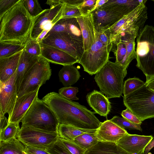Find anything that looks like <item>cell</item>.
Listing matches in <instances>:
<instances>
[{
  "label": "cell",
  "instance_id": "6",
  "mask_svg": "<svg viewBox=\"0 0 154 154\" xmlns=\"http://www.w3.org/2000/svg\"><path fill=\"white\" fill-rule=\"evenodd\" d=\"M123 103L142 122L154 118V91L149 88L146 83L124 96Z\"/></svg>",
  "mask_w": 154,
  "mask_h": 154
},
{
  "label": "cell",
  "instance_id": "5",
  "mask_svg": "<svg viewBox=\"0 0 154 154\" xmlns=\"http://www.w3.org/2000/svg\"><path fill=\"white\" fill-rule=\"evenodd\" d=\"M136 41V66L146 76L147 83L154 78V27L145 25Z\"/></svg>",
  "mask_w": 154,
  "mask_h": 154
},
{
  "label": "cell",
  "instance_id": "13",
  "mask_svg": "<svg viewBox=\"0 0 154 154\" xmlns=\"http://www.w3.org/2000/svg\"><path fill=\"white\" fill-rule=\"evenodd\" d=\"M15 73L5 84L0 83V113L10 117L17 98Z\"/></svg>",
  "mask_w": 154,
  "mask_h": 154
},
{
  "label": "cell",
  "instance_id": "25",
  "mask_svg": "<svg viewBox=\"0 0 154 154\" xmlns=\"http://www.w3.org/2000/svg\"><path fill=\"white\" fill-rule=\"evenodd\" d=\"M58 75L60 81L64 87L71 86L81 77L79 71L73 65L63 66L59 71Z\"/></svg>",
  "mask_w": 154,
  "mask_h": 154
},
{
  "label": "cell",
  "instance_id": "30",
  "mask_svg": "<svg viewBox=\"0 0 154 154\" xmlns=\"http://www.w3.org/2000/svg\"><path fill=\"white\" fill-rule=\"evenodd\" d=\"M146 82L140 79L134 77L130 78L125 82L123 88L124 96H125L133 92L143 85Z\"/></svg>",
  "mask_w": 154,
  "mask_h": 154
},
{
  "label": "cell",
  "instance_id": "29",
  "mask_svg": "<svg viewBox=\"0 0 154 154\" xmlns=\"http://www.w3.org/2000/svg\"><path fill=\"white\" fill-rule=\"evenodd\" d=\"M25 45L0 42V59L11 56L22 51Z\"/></svg>",
  "mask_w": 154,
  "mask_h": 154
},
{
  "label": "cell",
  "instance_id": "15",
  "mask_svg": "<svg viewBox=\"0 0 154 154\" xmlns=\"http://www.w3.org/2000/svg\"><path fill=\"white\" fill-rule=\"evenodd\" d=\"M91 13L94 29L100 33L106 31L124 16L115 11L105 8L95 10Z\"/></svg>",
  "mask_w": 154,
  "mask_h": 154
},
{
  "label": "cell",
  "instance_id": "27",
  "mask_svg": "<svg viewBox=\"0 0 154 154\" xmlns=\"http://www.w3.org/2000/svg\"><path fill=\"white\" fill-rule=\"evenodd\" d=\"M25 146L16 137L0 141V154H23Z\"/></svg>",
  "mask_w": 154,
  "mask_h": 154
},
{
  "label": "cell",
  "instance_id": "19",
  "mask_svg": "<svg viewBox=\"0 0 154 154\" xmlns=\"http://www.w3.org/2000/svg\"><path fill=\"white\" fill-rule=\"evenodd\" d=\"M89 106L95 112L101 116H106L110 111L111 106L108 99L100 91L94 90L86 96Z\"/></svg>",
  "mask_w": 154,
  "mask_h": 154
},
{
  "label": "cell",
  "instance_id": "23",
  "mask_svg": "<svg viewBox=\"0 0 154 154\" xmlns=\"http://www.w3.org/2000/svg\"><path fill=\"white\" fill-rule=\"evenodd\" d=\"M146 0H108L99 8H105L115 11L123 16L129 13Z\"/></svg>",
  "mask_w": 154,
  "mask_h": 154
},
{
  "label": "cell",
  "instance_id": "40",
  "mask_svg": "<svg viewBox=\"0 0 154 154\" xmlns=\"http://www.w3.org/2000/svg\"><path fill=\"white\" fill-rule=\"evenodd\" d=\"M19 0H0V19L3 15L14 6Z\"/></svg>",
  "mask_w": 154,
  "mask_h": 154
},
{
  "label": "cell",
  "instance_id": "2",
  "mask_svg": "<svg viewBox=\"0 0 154 154\" xmlns=\"http://www.w3.org/2000/svg\"><path fill=\"white\" fill-rule=\"evenodd\" d=\"M33 19L19 1L0 19V42L25 45L30 35Z\"/></svg>",
  "mask_w": 154,
  "mask_h": 154
},
{
  "label": "cell",
  "instance_id": "21",
  "mask_svg": "<svg viewBox=\"0 0 154 154\" xmlns=\"http://www.w3.org/2000/svg\"><path fill=\"white\" fill-rule=\"evenodd\" d=\"M40 57L28 53L24 48L16 72L15 82L17 93L23 78L38 61Z\"/></svg>",
  "mask_w": 154,
  "mask_h": 154
},
{
  "label": "cell",
  "instance_id": "4",
  "mask_svg": "<svg viewBox=\"0 0 154 154\" xmlns=\"http://www.w3.org/2000/svg\"><path fill=\"white\" fill-rule=\"evenodd\" d=\"M21 127L58 132L59 124L54 112L37 97L22 119Z\"/></svg>",
  "mask_w": 154,
  "mask_h": 154
},
{
  "label": "cell",
  "instance_id": "26",
  "mask_svg": "<svg viewBox=\"0 0 154 154\" xmlns=\"http://www.w3.org/2000/svg\"><path fill=\"white\" fill-rule=\"evenodd\" d=\"M97 129H83L63 125H60L58 133L60 138L73 141L75 138L85 133H96Z\"/></svg>",
  "mask_w": 154,
  "mask_h": 154
},
{
  "label": "cell",
  "instance_id": "39",
  "mask_svg": "<svg viewBox=\"0 0 154 154\" xmlns=\"http://www.w3.org/2000/svg\"><path fill=\"white\" fill-rule=\"evenodd\" d=\"M60 140L72 154H85L86 150L74 142L60 138Z\"/></svg>",
  "mask_w": 154,
  "mask_h": 154
},
{
  "label": "cell",
  "instance_id": "9",
  "mask_svg": "<svg viewBox=\"0 0 154 154\" xmlns=\"http://www.w3.org/2000/svg\"><path fill=\"white\" fill-rule=\"evenodd\" d=\"M145 4H140L105 31V32L110 38L122 32L134 29H138L142 31L147 19V8Z\"/></svg>",
  "mask_w": 154,
  "mask_h": 154
},
{
  "label": "cell",
  "instance_id": "35",
  "mask_svg": "<svg viewBox=\"0 0 154 154\" xmlns=\"http://www.w3.org/2000/svg\"><path fill=\"white\" fill-rule=\"evenodd\" d=\"M46 150L51 154H72L63 144L60 138Z\"/></svg>",
  "mask_w": 154,
  "mask_h": 154
},
{
  "label": "cell",
  "instance_id": "51",
  "mask_svg": "<svg viewBox=\"0 0 154 154\" xmlns=\"http://www.w3.org/2000/svg\"><path fill=\"white\" fill-rule=\"evenodd\" d=\"M152 1L154 2V0H152Z\"/></svg>",
  "mask_w": 154,
  "mask_h": 154
},
{
  "label": "cell",
  "instance_id": "7",
  "mask_svg": "<svg viewBox=\"0 0 154 154\" xmlns=\"http://www.w3.org/2000/svg\"><path fill=\"white\" fill-rule=\"evenodd\" d=\"M112 48V45H108L101 41L95 30L93 44L89 49L84 51L78 63L89 75L96 74L109 60Z\"/></svg>",
  "mask_w": 154,
  "mask_h": 154
},
{
  "label": "cell",
  "instance_id": "20",
  "mask_svg": "<svg viewBox=\"0 0 154 154\" xmlns=\"http://www.w3.org/2000/svg\"><path fill=\"white\" fill-rule=\"evenodd\" d=\"M81 30L84 51L89 49L93 44L95 36V29L91 13L76 18Z\"/></svg>",
  "mask_w": 154,
  "mask_h": 154
},
{
  "label": "cell",
  "instance_id": "47",
  "mask_svg": "<svg viewBox=\"0 0 154 154\" xmlns=\"http://www.w3.org/2000/svg\"><path fill=\"white\" fill-rule=\"evenodd\" d=\"M49 32L46 30H44L39 35L37 39H36L37 42L40 43L42 40L47 35Z\"/></svg>",
  "mask_w": 154,
  "mask_h": 154
},
{
  "label": "cell",
  "instance_id": "42",
  "mask_svg": "<svg viewBox=\"0 0 154 154\" xmlns=\"http://www.w3.org/2000/svg\"><path fill=\"white\" fill-rule=\"evenodd\" d=\"M24 152L26 154H51L46 149L25 146Z\"/></svg>",
  "mask_w": 154,
  "mask_h": 154
},
{
  "label": "cell",
  "instance_id": "46",
  "mask_svg": "<svg viewBox=\"0 0 154 154\" xmlns=\"http://www.w3.org/2000/svg\"><path fill=\"white\" fill-rule=\"evenodd\" d=\"M154 147V139H153L146 147L143 154H148L149 152Z\"/></svg>",
  "mask_w": 154,
  "mask_h": 154
},
{
  "label": "cell",
  "instance_id": "14",
  "mask_svg": "<svg viewBox=\"0 0 154 154\" xmlns=\"http://www.w3.org/2000/svg\"><path fill=\"white\" fill-rule=\"evenodd\" d=\"M153 138L151 135H141L128 133L116 143L129 154H143L146 147Z\"/></svg>",
  "mask_w": 154,
  "mask_h": 154
},
{
  "label": "cell",
  "instance_id": "10",
  "mask_svg": "<svg viewBox=\"0 0 154 154\" xmlns=\"http://www.w3.org/2000/svg\"><path fill=\"white\" fill-rule=\"evenodd\" d=\"M16 138L24 146L45 149L60 138L58 132H49L23 127L20 128Z\"/></svg>",
  "mask_w": 154,
  "mask_h": 154
},
{
  "label": "cell",
  "instance_id": "45",
  "mask_svg": "<svg viewBox=\"0 0 154 154\" xmlns=\"http://www.w3.org/2000/svg\"><path fill=\"white\" fill-rule=\"evenodd\" d=\"M84 0H60L61 4L77 7L82 3Z\"/></svg>",
  "mask_w": 154,
  "mask_h": 154
},
{
  "label": "cell",
  "instance_id": "12",
  "mask_svg": "<svg viewBox=\"0 0 154 154\" xmlns=\"http://www.w3.org/2000/svg\"><path fill=\"white\" fill-rule=\"evenodd\" d=\"M65 4H60L50 8L43 10L33 18L30 38L36 39L44 30L49 32L56 23L62 18Z\"/></svg>",
  "mask_w": 154,
  "mask_h": 154
},
{
  "label": "cell",
  "instance_id": "11",
  "mask_svg": "<svg viewBox=\"0 0 154 154\" xmlns=\"http://www.w3.org/2000/svg\"><path fill=\"white\" fill-rule=\"evenodd\" d=\"M39 44L63 51L79 61L84 51V46L65 32H54L46 35Z\"/></svg>",
  "mask_w": 154,
  "mask_h": 154
},
{
  "label": "cell",
  "instance_id": "43",
  "mask_svg": "<svg viewBox=\"0 0 154 154\" xmlns=\"http://www.w3.org/2000/svg\"><path fill=\"white\" fill-rule=\"evenodd\" d=\"M0 132L2 131L5 129L8 125L9 123L8 119L4 115L0 113Z\"/></svg>",
  "mask_w": 154,
  "mask_h": 154
},
{
  "label": "cell",
  "instance_id": "48",
  "mask_svg": "<svg viewBox=\"0 0 154 154\" xmlns=\"http://www.w3.org/2000/svg\"><path fill=\"white\" fill-rule=\"evenodd\" d=\"M108 1V0H97L95 10L99 9Z\"/></svg>",
  "mask_w": 154,
  "mask_h": 154
},
{
  "label": "cell",
  "instance_id": "28",
  "mask_svg": "<svg viewBox=\"0 0 154 154\" xmlns=\"http://www.w3.org/2000/svg\"><path fill=\"white\" fill-rule=\"evenodd\" d=\"M72 141L87 150L100 141L96 133H85L76 137Z\"/></svg>",
  "mask_w": 154,
  "mask_h": 154
},
{
  "label": "cell",
  "instance_id": "41",
  "mask_svg": "<svg viewBox=\"0 0 154 154\" xmlns=\"http://www.w3.org/2000/svg\"><path fill=\"white\" fill-rule=\"evenodd\" d=\"M121 115L123 117L133 123L140 125L142 123V122L128 108L123 110Z\"/></svg>",
  "mask_w": 154,
  "mask_h": 154
},
{
  "label": "cell",
  "instance_id": "22",
  "mask_svg": "<svg viewBox=\"0 0 154 154\" xmlns=\"http://www.w3.org/2000/svg\"><path fill=\"white\" fill-rule=\"evenodd\" d=\"M23 51L10 57L0 59V83L5 84L15 73Z\"/></svg>",
  "mask_w": 154,
  "mask_h": 154
},
{
  "label": "cell",
  "instance_id": "16",
  "mask_svg": "<svg viewBox=\"0 0 154 154\" xmlns=\"http://www.w3.org/2000/svg\"><path fill=\"white\" fill-rule=\"evenodd\" d=\"M39 88L17 98L10 118L8 123L19 125L35 99L38 97Z\"/></svg>",
  "mask_w": 154,
  "mask_h": 154
},
{
  "label": "cell",
  "instance_id": "32",
  "mask_svg": "<svg viewBox=\"0 0 154 154\" xmlns=\"http://www.w3.org/2000/svg\"><path fill=\"white\" fill-rule=\"evenodd\" d=\"M23 5L33 19L40 14L43 10L37 0H23Z\"/></svg>",
  "mask_w": 154,
  "mask_h": 154
},
{
  "label": "cell",
  "instance_id": "50",
  "mask_svg": "<svg viewBox=\"0 0 154 154\" xmlns=\"http://www.w3.org/2000/svg\"><path fill=\"white\" fill-rule=\"evenodd\" d=\"M23 154H26L25 152H23Z\"/></svg>",
  "mask_w": 154,
  "mask_h": 154
},
{
  "label": "cell",
  "instance_id": "33",
  "mask_svg": "<svg viewBox=\"0 0 154 154\" xmlns=\"http://www.w3.org/2000/svg\"><path fill=\"white\" fill-rule=\"evenodd\" d=\"M110 120L113 122L125 129L136 130L141 131H142V129L140 125L133 123L123 117H121L118 116H115Z\"/></svg>",
  "mask_w": 154,
  "mask_h": 154
},
{
  "label": "cell",
  "instance_id": "8",
  "mask_svg": "<svg viewBox=\"0 0 154 154\" xmlns=\"http://www.w3.org/2000/svg\"><path fill=\"white\" fill-rule=\"evenodd\" d=\"M51 75L50 62L41 56L23 78L17 93L19 98L35 91L49 80Z\"/></svg>",
  "mask_w": 154,
  "mask_h": 154
},
{
  "label": "cell",
  "instance_id": "49",
  "mask_svg": "<svg viewBox=\"0 0 154 154\" xmlns=\"http://www.w3.org/2000/svg\"><path fill=\"white\" fill-rule=\"evenodd\" d=\"M145 83L149 88L154 91V78Z\"/></svg>",
  "mask_w": 154,
  "mask_h": 154
},
{
  "label": "cell",
  "instance_id": "24",
  "mask_svg": "<svg viewBox=\"0 0 154 154\" xmlns=\"http://www.w3.org/2000/svg\"><path fill=\"white\" fill-rule=\"evenodd\" d=\"M85 154H129L116 143L101 141L87 150Z\"/></svg>",
  "mask_w": 154,
  "mask_h": 154
},
{
  "label": "cell",
  "instance_id": "1",
  "mask_svg": "<svg viewBox=\"0 0 154 154\" xmlns=\"http://www.w3.org/2000/svg\"><path fill=\"white\" fill-rule=\"evenodd\" d=\"M42 100L54 112L59 125L96 129L102 123L94 113L85 106L69 100L58 93L50 92Z\"/></svg>",
  "mask_w": 154,
  "mask_h": 154
},
{
  "label": "cell",
  "instance_id": "31",
  "mask_svg": "<svg viewBox=\"0 0 154 154\" xmlns=\"http://www.w3.org/2000/svg\"><path fill=\"white\" fill-rule=\"evenodd\" d=\"M20 128L19 125L11 123L4 130L0 132V141H6L17 137Z\"/></svg>",
  "mask_w": 154,
  "mask_h": 154
},
{
  "label": "cell",
  "instance_id": "36",
  "mask_svg": "<svg viewBox=\"0 0 154 154\" xmlns=\"http://www.w3.org/2000/svg\"><path fill=\"white\" fill-rule=\"evenodd\" d=\"M77 87H63L60 89L58 93L66 99L72 101L78 100L79 98L76 96V94L79 91Z\"/></svg>",
  "mask_w": 154,
  "mask_h": 154
},
{
  "label": "cell",
  "instance_id": "44",
  "mask_svg": "<svg viewBox=\"0 0 154 154\" xmlns=\"http://www.w3.org/2000/svg\"><path fill=\"white\" fill-rule=\"evenodd\" d=\"M98 33L100 39L102 42L108 45L112 44L111 42L110 38L105 32L102 33Z\"/></svg>",
  "mask_w": 154,
  "mask_h": 154
},
{
  "label": "cell",
  "instance_id": "17",
  "mask_svg": "<svg viewBox=\"0 0 154 154\" xmlns=\"http://www.w3.org/2000/svg\"><path fill=\"white\" fill-rule=\"evenodd\" d=\"M128 133L127 131L113 122L111 120L102 122L97 129V136L100 141L115 143Z\"/></svg>",
  "mask_w": 154,
  "mask_h": 154
},
{
  "label": "cell",
  "instance_id": "18",
  "mask_svg": "<svg viewBox=\"0 0 154 154\" xmlns=\"http://www.w3.org/2000/svg\"><path fill=\"white\" fill-rule=\"evenodd\" d=\"M41 57L52 63L63 66L72 65L79 61L67 53L54 47L41 45Z\"/></svg>",
  "mask_w": 154,
  "mask_h": 154
},
{
  "label": "cell",
  "instance_id": "37",
  "mask_svg": "<svg viewBox=\"0 0 154 154\" xmlns=\"http://www.w3.org/2000/svg\"><path fill=\"white\" fill-rule=\"evenodd\" d=\"M97 0H84L77 7L82 16H85L91 13L95 9Z\"/></svg>",
  "mask_w": 154,
  "mask_h": 154
},
{
  "label": "cell",
  "instance_id": "3",
  "mask_svg": "<svg viewBox=\"0 0 154 154\" xmlns=\"http://www.w3.org/2000/svg\"><path fill=\"white\" fill-rule=\"evenodd\" d=\"M127 69L108 60L96 73L94 79L100 91L108 99L119 97L123 92L124 79Z\"/></svg>",
  "mask_w": 154,
  "mask_h": 154
},
{
  "label": "cell",
  "instance_id": "38",
  "mask_svg": "<svg viewBox=\"0 0 154 154\" xmlns=\"http://www.w3.org/2000/svg\"><path fill=\"white\" fill-rule=\"evenodd\" d=\"M81 16L82 14L77 7L65 5L62 18H77Z\"/></svg>",
  "mask_w": 154,
  "mask_h": 154
},
{
  "label": "cell",
  "instance_id": "34",
  "mask_svg": "<svg viewBox=\"0 0 154 154\" xmlns=\"http://www.w3.org/2000/svg\"><path fill=\"white\" fill-rule=\"evenodd\" d=\"M24 49L27 52L32 55L39 57L41 56V45L36 39L29 37L25 44Z\"/></svg>",
  "mask_w": 154,
  "mask_h": 154
}]
</instances>
